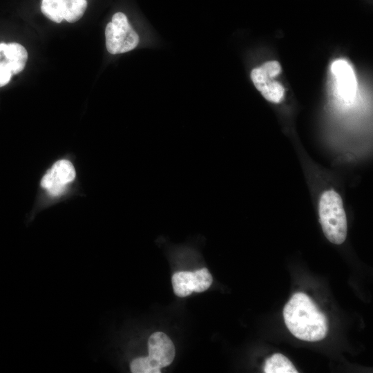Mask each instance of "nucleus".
Masks as SVG:
<instances>
[{
    "instance_id": "1",
    "label": "nucleus",
    "mask_w": 373,
    "mask_h": 373,
    "mask_svg": "<svg viewBox=\"0 0 373 373\" xmlns=\"http://www.w3.org/2000/svg\"><path fill=\"white\" fill-rule=\"evenodd\" d=\"M283 318L287 329L300 340L319 341L327 334L326 316L303 292L294 294L287 303L283 309Z\"/></svg>"
},
{
    "instance_id": "7",
    "label": "nucleus",
    "mask_w": 373,
    "mask_h": 373,
    "mask_svg": "<svg viewBox=\"0 0 373 373\" xmlns=\"http://www.w3.org/2000/svg\"><path fill=\"white\" fill-rule=\"evenodd\" d=\"M331 71L335 80V93L339 99L347 104L351 103L356 93V79L351 66L343 59L334 61Z\"/></svg>"
},
{
    "instance_id": "5",
    "label": "nucleus",
    "mask_w": 373,
    "mask_h": 373,
    "mask_svg": "<svg viewBox=\"0 0 373 373\" xmlns=\"http://www.w3.org/2000/svg\"><path fill=\"white\" fill-rule=\"evenodd\" d=\"M280 71L278 61H269L253 69L251 73L254 86L266 99L274 103H279L284 95V88L274 79Z\"/></svg>"
},
{
    "instance_id": "3",
    "label": "nucleus",
    "mask_w": 373,
    "mask_h": 373,
    "mask_svg": "<svg viewBox=\"0 0 373 373\" xmlns=\"http://www.w3.org/2000/svg\"><path fill=\"white\" fill-rule=\"evenodd\" d=\"M149 356L132 359L129 363L133 373H160L161 368L173 361L175 349L170 338L162 332L152 334L148 341Z\"/></svg>"
},
{
    "instance_id": "2",
    "label": "nucleus",
    "mask_w": 373,
    "mask_h": 373,
    "mask_svg": "<svg viewBox=\"0 0 373 373\" xmlns=\"http://www.w3.org/2000/svg\"><path fill=\"white\" fill-rule=\"evenodd\" d=\"M320 223L327 239L336 245L346 239L347 222L342 198L333 189L323 193L318 204Z\"/></svg>"
},
{
    "instance_id": "8",
    "label": "nucleus",
    "mask_w": 373,
    "mask_h": 373,
    "mask_svg": "<svg viewBox=\"0 0 373 373\" xmlns=\"http://www.w3.org/2000/svg\"><path fill=\"white\" fill-rule=\"evenodd\" d=\"M75 178V171L72 163L66 160L55 162L43 177L41 184L53 196L63 193L67 184Z\"/></svg>"
},
{
    "instance_id": "4",
    "label": "nucleus",
    "mask_w": 373,
    "mask_h": 373,
    "mask_svg": "<svg viewBox=\"0 0 373 373\" xmlns=\"http://www.w3.org/2000/svg\"><path fill=\"white\" fill-rule=\"evenodd\" d=\"M106 46L111 54L123 53L134 49L139 37L122 12H116L105 30Z\"/></svg>"
},
{
    "instance_id": "12",
    "label": "nucleus",
    "mask_w": 373,
    "mask_h": 373,
    "mask_svg": "<svg viewBox=\"0 0 373 373\" xmlns=\"http://www.w3.org/2000/svg\"><path fill=\"white\" fill-rule=\"evenodd\" d=\"M86 7V0H70L64 16V20L69 23L78 21L83 16Z\"/></svg>"
},
{
    "instance_id": "11",
    "label": "nucleus",
    "mask_w": 373,
    "mask_h": 373,
    "mask_svg": "<svg viewBox=\"0 0 373 373\" xmlns=\"http://www.w3.org/2000/svg\"><path fill=\"white\" fill-rule=\"evenodd\" d=\"M70 0H42L41 10L48 19L55 23H60L64 16Z\"/></svg>"
},
{
    "instance_id": "10",
    "label": "nucleus",
    "mask_w": 373,
    "mask_h": 373,
    "mask_svg": "<svg viewBox=\"0 0 373 373\" xmlns=\"http://www.w3.org/2000/svg\"><path fill=\"white\" fill-rule=\"evenodd\" d=\"M265 373H298V371L285 356L280 353L274 354L265 363Z\"/></svg>"
},
{
    "instance_id": "13",
    "label": "nucleus",
    "mask_w": 373,
    "mask_h": 373,
    "mask_svg": "<svg viewBox=\"0 0 373 373\" xmlns=\"http://www.w3.org/2000/svg\"><path fill=\"white\" fill-rule=\"evenodd\" d=\"M12 75V70L7 62L0 58V87L9 83Z\"/></svg>"
},
{
    "instance_id": "6",
    "label": "nucleus",
    "mask_w": 373,
    "mask_h": 373,
    "mask_svg": "<svg viewBox=\"0 0 373 373\" xmlns=\"http://www.w3.org/2000/svg\"><path fill=\"white\" fill-rule=\"evenodd\" d=\"M174 294L179 297H186L193 292H202L209 288L213 278L207 268L195 271H178L171 278Z\"/></svg>"
},
{
    "instance_id": "9",
    "label": "nucleus",
    "mask_w": 373,
    "mask_h": 373,
    "mask_svg": "<svg viewBox=\"0 0 373 373\" xmlns=\"http://www.w3.org/2000/svg\"><path fill=\"white\" fill-rule=\"evenodd\" d=\"M0 58L4 59L10 68L12 75L23 70L28 59L26 49L15 42L0 43Z\"/></svg>"
}]
</instances>
